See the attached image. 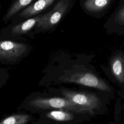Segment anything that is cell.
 I'll list each match as a JSON object with an SVG mask.
<instances>
[{"label":"cell","mask_w":124,"mask_h":124,"mask_svg":"<svg viewBox=\"0 0 124 124\" xmlns=\"http://www.w3.org/2000/svg\"><path fill=\"white\" fill-rule=\"evenodd\" d=\"M61 83H74L99 90L110 97H114V89L104 79L92 70L84 65H75L64 69L58 78Z\"/></svg>","instance_id":"6da1fadb"},{"label":"cell","mask_w":124,"mask_h":124,"mask_svg":"<svg viewBox=\"0 0 124 124\" xmlns=\"http://www.w3.org/2000/svg\"><path fill=\"white\" fill-rule=\"evenodd\" d=\"M59 91L62 97L87 108L95 116L104 115L108 111L107 100L95 93L73 90L62 86L59 88Z\"/></svg>","instance_id":"7a4b0ae2"},{"label":"cell","mask_w":124,"mask_h":124,"mask_svg":"<svg viewBox=\"0 0 124 124\" xmlns=\"http://www.w3.org/2000/svg\"><path fill=\"white\" fill-rule=\"evenodd\" d=\"M29 106L38 110H65L80 113H90L95 116L91 111L87 108L75 104L62 97H37L29 102Z\"/></svg>","instance_id":"3957f363"},{"label":"cell","mask_w":124,"mask_h":124,"mask_svg":"<svg viewBox=\"0 0 124 124\" xmlns=\"http://www.w3.org/2000/svg\"><path fill=\"white\" fill-rule=\"evenodd\" d=\"M75 1V0L57 1L51 11L41 16L36 27L44 31L56 27L72 8Z\"/></svg>","instance_id":"277c9868"},{"label":"cell","mask_w":124,"mask_h":124,"mask_svg":"<svg viewBox=\"0 0 124 124\" xmlns=\"http://www.w3.org/2000/svg\"><path fill=\"white\" fill-rule=\"evenodd\" d=\"M94 116L65 110H46L42 115L43 124H82Z\"/></svg>","instance_id":"5b68a950"},{"label":"cell","mask_w":124,"mask_h":124,"mask_svg":"<svg viewBox=\"0 0 124 124\" xmlns=\"http://www.w3.org/2000/svg\"><path fill=\"white\" fill-rule=\"evenodd\" d=\"M107 70L108 71L105 72L109 73L108 75L109 78L124 91V52L122 50H117L111 54Z\"/></svg>","instance_id":"8992f818"},{"label":"cell","mask_w":124,"mask_h":124,"mask_svg":"<svg viewBox=\"0 0 124 124\" xmlns=\"http://www.w3.org/2000/svg\"><path fill=\"white\" fill-rule=\"evenodd\" d=\"M106 32L118 36L124 35V0H121L103 25Z\"/></svg>","instance_id":"52a82bcc"},{"label":"cell","mask_w":124,"mask_h":124,"mask_svg":"<svg viewBox=\"0 0 124 124\" xmlns=\"http://www.w3.org/2000/svg\"><path fill=\"white\" fill-rule=\"evenodd\" d=\"M115 0H80L79 5L87 15L101 18L108 12Z\"/></svg>","instance_id":"ba28073f"},{"label":"cell","mask_w":124,"mask_h":124,"mask_svg":"<svg viewBox=\"0 0 124 124\" xmlns=\"http://www.w3.org/2000/svg\"><path fill=\"white\" fill-rule=\"evenodd\" d=\"M27 51L26 45L11 41H0V60L16 62Z\"/></svg>","instance_id":"9c48e42d"},{"label":"cell","mask_w":124,"mask_h":124,"mask_svg":"<svg viewBox=\"0 0 124 124\" xmlns=\"http://www.w3.org/2000/svg\"><path fill=\"white\" fill-rule=\"evenodd\" d=\"M55 0H39L26 7L20 14V16L27 18L43 11L53 4Z\"/></svg>","instance_id":"30bf717a"},{"label":"cell","mask_w":124,"mask_h":124,"mask_svg":"<svg viewBox=\"0 0 124 124\" xmlns=\"http://www.w3.org/2000/svg\"><path fill=\"white\" fill-rule=\"evenodd\" d=\"M41 16H38L33 18L21 22L15 26L12 30L13 35H20L29 31L35 25H36L40 21Z\"/></svg>","instance_id":"8fae6325"},{"label":"cell","mask_w":124,"mask_h":124,"mask_svg":"<svg viewBox=\"0 0 124 124\" xmlns=\"http://www.w3.org/2000/svg\"><path fill=\"white\" fill-rule=\"evenodd\" d=\"M31 120V116L27 114H15L1 120L0 124H27Z\"/></svg>","instance_id":"7c38bea8"},{"label":"cell","mask_w":124,"mask_h":124,"mask_svg":"<svg viewBox=\"0 0 124 124\" xmlns=\"http://www.w3.org/2000/svg\"><path fill=\"white\" fill-rule=\"evenodd\" d=\"M33 0H18L16 1L11 6L5 16V19L11 17L19 10L23 9L28 5L32 2Z\"/></svg>","instance_id":"4fadbf2b"},{"label":"cell","mask_w":124,"mask_h":124,"mask_svg":"<svg viewBox=\"0 0 124 124\" xmlns=\"http://www.w3.org/2000/svg\"><path fill=\"white\" fill-rule=\"evenodd\" d=\"M114 118L116 122L119 123L122 121L124 123V103L121 104L118 100L115 106Z\"/></svg>","instance_id":"5bb4252c"},{"label":"cell","mask_w":124,"mask_h":124,"mask_svg":"<svg viewBox=\"0 0 124 124\" xmlns=\"http://www.w3.org/2000/svg\"><path fill=\"white\" fill-rule=\"evenodd\" d=\"M108 124H119L117 123V122H116L115 121H114V122L111 121V122H109Z\"/></svg>","instance_id":"9a60e30c"},{"label":"cell","mask_w":124,"mask_h":124,"mask_svg":"<svg viewBox=\"0 0 124 124\" xmlns=\"http://www.w3.org/2000/svg\"><path fill=\"white\" fill-rule=\"evenodd\" d=\"M93 124V123H89V124Z\"/></svg>","instance_id":"2e32d148"},{"label":"cell","mask_w":124,"mask_h":124,"mask_svg":"<svg viewBox=\"0 0 124 124\" xmlns=\"http://www.w3.org/2000/svg\"></svg>","instance_id":"e0dca14e"}]
</instances>
